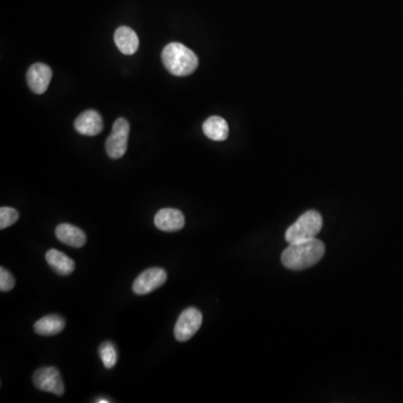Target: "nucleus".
Here are the masks:
<instances>
[{"instance_id": "2", "label": "nucleus", "mask_w": 403, "mask_h": 403, "mask_svg": "<svg viewBox=\"0 0 403 403\" xmlns=\"http://www.w3.org/2000/svg\"><path fill=\"white\" fill-rule=\"evenodd\" d=\"M163 64L176 76H187L198 67V58L192 49L181 43H170L161 53Z\"/></svg>"}, {"instance_id": "18", "label": "nucleus", "mask_w": 403, "mask_h": 403, "mask_svg": "<svg viewBox=\"0 0 403 403\" xmlns=\"http://www.w3.org/2000/svg\"><path fill=\"white\" fill-rule=\"evenodd\" d=\"M15 287V278L5 268H0V290L3 292L12 290Z\"/></svg>"}, {"instance_id": "4", "label": "nucleus", "mask_w": 403, "mask_h": 403, "mask_svg": "<svg viewBox=\"0 0 403 403\" xmlns=\"http://www.w3.org/2000/svg\"><path fill=\"white\" fill-rule=\"evenodd\" d=\"M129 131L130 126L126 119L119 118L115 120L111 135L106 141V152L111 159L124 157L127 152Z\"/></svg>"}, {"instance_id": "5", "label": "nucleus", "mask_w": 403, "mask_h": 403, "mask_svg": "<svg viewBox=\"0 0 403 403\" xmlns=\"http://www.w3.org/2000/svg\"><path fill=\"white\" fill-rule=\"evenodd\" d=\"M203 323V315L194 307H189L179 315L174 327V335L179 342L191 340Z\"/></svg>"}, {"instance_id": "19", "label": "nucleus", "mask_w": 403, "mask_h": 403, "mask_svg": "<svg viewBox=\"0 0 403 403\" xmlns=\"http://www.w3.org/2000/svg\"><path fill=\"white\" fill-rule=\"evenodd\" d=\"M95 402H97V403H108V402H111V400H106V399H102V398H100V399H97V400H95Z\"/></svg>"}, {"instance_id": "3", "label": "nucleus", "mask_w": 403, "mask_h": 403, "mask_svg": "<svg viewBox=\"0 0 403 403\" xmlns=\"http://www.w3.org/2000/svg\"><path fill=\"white\" fill-rule=\"evenodd\" d=\"M323 228V218L314 209L307 211L303 216L289 227L286 232V241L291 243L303 242L307 240L315 239Z\"/></svg>"}, {"instance_id": "7", "label": "nucleus", "mask_w": 403, "mask_h": 403, "mask_svg": "<svg viewBox=\"0 0 403 403\" xmlns=\"http://www.w3.org/2000/svg\"><path fill=\"white\" fill-rule=\"evenodd\" d=\"M166 280L167 273L163 268H149L137 277L133 285V291L139 296L148 295L164 286Z\"/></svg>"}, {"instance_id": "10", "label": "nucleus", "mask_w": 403, "mask_h": 403, "mask_svg": "<svg viewBox=\"0 0 403 403\" xmlns=\"http://www.w3.org/2000/svg\"><path fill=\"white\" fill-rule=\"evenodd\" d=\"M156 228L164 232H176L185 225V218L179 209H161L155 216Z\"/></svg>"}, {"instance_id": "11", "label": "nucleus", "mask_w": 403, "mask_h": 403, "mask_svg": "<svg viewBox=\"0 0 403 403\" xmlns=\"http://www.w3.org/2000/svg\"><path fill=\"white\" fill-rule=\"evenodd\" d=\"M55 235L58 241L72 248H82L87 243V235L81 229L69 223H62L58 225L55 230Z\"/></svg>"}, {"instance_id": "17", "label": "nucleus", "mask_w": 403, "mask_h": 403, "mask_svg": "<svg viewBox=\"0 0 403 403\" xmlns=\"http://www.w3.org/2000/svg\"><path fill=\"white\" fill-rule=\"evenodd\" d=\"M19 213L12 207H1L0 209V229L10 228L19 221Z\"/></svg>"}, {"instance_id": "13", "label": "nucleus", "mask_w": 403, "mask_h": 403, "mask_svg": "<svg viewBox=\"0 0 403 403\" xmlns=\"http://www.w3.org/2000/svg\"><path fill=\"white\" fill-rule=\"evenodd\" d=\"M46 261L49 267L60 276H69L76 269V262L69 255L56 249H51L46 252Z\"/></svg>"}, {"instance_id": "1", "label": "nucleus", "mask_w": 403, "mask_h": 403, "mask_svg": "<svg viewBox=\"0 0 403 403\" xmlns=\"http://www.w3.org/2000/svg\"><path fill=\"white\" fill-rule=\"evenodd\" d=\"M324 255V243L315 238L289 244L288 248L282 252L281 262L286 268L299 271L319 264Z\"/></svg>"}, {"instance_id": "15", "label": "nucleus", "mask_w": 403, "mask_h": 403, "mask_svg": "<svg viewBox=\"0 0 403 403\" xmlns=\"http://www.w3.org/2000/svg\"><path fill=\"white\" fill-rule=\"evenodd\" d=\"M203 133L209 139L223 141L229 137V124L224 119L213 115L203 124Z\"/></svg>"}, {"instance_id": "12", "label": "nucleus", "mask_w": 403, "mask_h": 403, "mask_svg": "<svg viewBox=\"0 0 403 403\" xmlns=\"http://www.w3.org/2000/svg\"><path fill=\"white\" fill-rule=\"evenodd\" d=\"M115 43L119 51L124 55L135 54L139 47L138 35L127 26H122L115 31Z\"/></svg>"}, {"instance_id": "6", "label": "nucleus", "mask_w": 403, "mask_h": 403, "mask_svg": "<svg viewBox=\"0 0 403 403\" xmlns=\"http://www.w3.org/2000/svg\"><path fill=\"white\" fill-rule=\"evenodd\" d=\"M33 383L41 391L49 392L56 395H63L65 391L61 373L54 367L38 369L34 373Z\"/></svg>"}, {"instance_id": "14", "label": "nucleus", "mask_w": 403, "mask_h": 403, "mask_svg": "<svg viewBox=\"0 0 403 403\" xmlns=\"http://www.w3.org/2000/svg\"><path fill=\"white\" fill-rule=\"evenodd\" d=\"M65 327V319L58 315L44 316L34 325V331L41 336H54Z\"/></svg>"}, {"instance_id": "16", "label": "nucleus", "mask_w": 403, "mask_h": 403, "mask_svg": "<svg viewBox=\"0 0 403 403\" xmlns=\"http://www.w3.org/2000/svg\"><path fill=\"white\" fill-rule=\"evenodd\" d=\"M99 355L106 369H113L118 361V353L113 343L104 342L99 347Z\"/></svg>"}, {"instance_id": "8", "label": "nucleus", "mask_w": 403, "mask_h": 403, "mask_svg": "<svg viewBox=\"0 0 403 403\" xmlns=\"http://www.w3.org/2000/svg\"><path fill=\"white\" fill-rule=\"evenodd\" d=\"M52 80V70L46 64L35 63L27 71V83L32 92L45 93Z\"/></svg>"}, {"instance_id": "9", "label": "nucleus", "mask_w": 403, "mask_h": 403, "mask_svg": "<svg viewBox=\"0 0 403 403\" xmlns=\"http://www.w3.org/2000/svg\"><path fill=\"white\" fill-rule=\"evenodd\" d=\"M74 127L79 134L84 136H97L104 129V120L95 110H87L76 119Z\"/></svg>"}]
</instances>
